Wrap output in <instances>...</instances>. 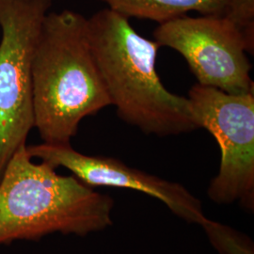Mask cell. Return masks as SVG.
<instances>
[{
	"instance_id": "6da1fadb",
	"label": "cell",
	"mask_w": 254,
	"mask_h": 254,
	"mask_svg": "<svg viewBox=\"0 0 254 254\" xmlns=\"http://www.w3.org/2000/svg\"><path fill=\"white\" fill-rule=\"evenodd\" d=\"M91 50L110 105L120 119L147 135L175 136L198 128L188 97L168 91L155 69V41L138 34L129 19L104 9L88 18Z\"/></svg>"
},
{
	"instance_id": "7a4b0ae2",
	"label": "cell",
	"mask_w": 254,
	"mask_h": 254,
	"mask_svg": "<svg viewBox=\"0 0 254 254\" xmlns=\"http://www.w3.org/2000/svg\"><path fill=\"white\" fill-rule=\"evenodd\" d=\"M34 127L47 144H71L83 119L111 106L91 50L88 18L48 12L32 65Z\"/></svg>"
},
{
	"instance_id": "3957f363",
	"label": "cell",
	"mask_w": 254,
	"mask_h": 254,
	"mask_svg": "<svg viewBox=\"0 0 254 254\" xmlns=\"http://www.w3.org/2000/svg\"><path fill=\"white\" fill-rule=\"evenodd\" d=\"M56 170L34 162L27 144L9 159L0 179V245L54 233L86 236L111 225L113 200Z\"/></svg>"
},
{
	"instance_id": "277c9868",
	"label": "cell",
	"mask_w": 254,
	"mask_h": 254,
	"mask_svg": "<svg viewBox=\"0 0 254 254\" xmlns=\"http://www.w3.org/2000/svg\"><path fill=\"white\" fill-rule=\"evenodd\" d=\"M53 0H0V179L34 128L32 65Z\"/></svg>"
},
{
	"instance_id": "5b68a950",
	"label": "cell",
	"mask_w": 254,
	"mask_h": 254,
	"mask_svg": "<svg viewBox=\"0 0 254 254\" xmlns=\"http://www.w3.org/2000/svg\"><path fill=\"white\" fill-rule=\"evenodd\" d=\"M189 100L200 128L214 136L220 166L209 186V198L221 204L239 201L254 208V92L229 94L196 84Z\"/></svg>"
},
{
	"instance_id": "8992f818",
	"label": "cell",
	"mask_w": 254,
	"mask_h": 254,
	"mask_svg": "<svg viewBox=\"0 0 254 254\" xmlns=\"http://www.w3.org/2000/svg\"><path fill=\"white\" fill-rule=\"evenodd\" d=\"M154 41L184 57L198 84L229 94L254 92L252 64L254 41L225 15H183L159 24Z\"/></svg>"
},
{
	"instance_id": "52a82bcc",
	"label": "cell",
	"mask_w": 254,
	"mask_h": 254,
	"mask_svg": "<svg viewBox=\"0 0 254 254\" xmlns=\"http://www.w3.org/2000/svg\"><path fill=\"white\" fill-rule=\"evenodd\" d=\"M32 158L45 161L55 168L64 167L90 188L112 187L143 192L164 202L175 215L188 222L203 225L200 200L180 184L128 167L116 158L94 156L75 151L71 144L27 146Z\"/></svg>"
},
{
	"instance_id": "ba28073f",
	"label": "cell",
	"mask_w": 254,
	"mask_h": 254,
	"mask_svg": "<svg viewBox=\"0 0 254 254\" xmlns=\"http://www.w3.org/2000/svg\"><path fill=\"white\" fill-rule=\"evenodd\" d=\"M126 18L152 20L162 24L198 11L201 15H227L233 0H101Z\"/></svg>"
},
{
	"instance_id": "9c48e42d",
	"label": "cell",
	"mask_w": 254,
	"mask_h": 254,
	"mask_svg": "<svg viewBox=\"0 0 254 254\" xmlns=\"http://www.w3.org/2000/svg\"><path fill=\"white\" fill-rule=\"evenodd\" d=\"M202 227L220 254H254L251 241L233 229L208 218Z\"/></svg>"
},
{
	"instance_id": "30bf717a",
	"label": "cell",
	"mask_w": 254,
	"mask_h": 254,
	"mask_svg": "<svg viewBox=\"0 0 254 254\" xmlns=\"http://www.w3.org/2000/svg\"><path fill=\"white\" fill-rule=\"evenodd\" d=\"M226 16L254 41V0H233Z\"/></svg>"
}]
</instances>
